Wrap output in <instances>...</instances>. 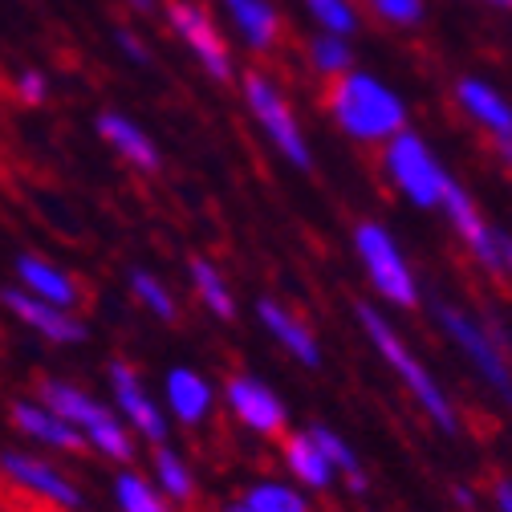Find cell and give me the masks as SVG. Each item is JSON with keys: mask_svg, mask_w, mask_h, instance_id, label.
Instances as JSON below:
<instances>
[{"mask_svg": "<svg viewBox=\"0 0 512 512\" xmlns=\"http://www.w3.org/2000/svg\"><path fill=\"white\" fill-rule=\"evenodd\" d=\"M447 496H452V504H456L460 512H476V504H480V496H476L468 484H452V492H447Z\"/></svg>", "mask_w": 512, "mask_h": 512, "instance_id": "cell-34", "label": "cell"}, {"mask_svg": "<svg viewBox=\"0 0 512 512\" xmlns=\"http://www.w3.org/2000/svg\"><path fill=\"white\" fill-rule=\"evenodd\" d=\"M326 110L338 122V131L362 147H387L395 135L407 131L403 98L387 82H378L374 74H362V70H350L330 82Z\"/></svg>", "mask_w": 512, "mask_h": 512, "instance_id": "cell-2", "label": "cell"}, {"mask_svg": "<svg viewBox=\"0 0 512 512\" xmlns=\"http://www.w3.org/2000/svg\"><path fill=\"white\" fill-rule=\"evenodd\" d=\"M187 285H191V297H196L212 317H220V322H236V313H240L236 289L212 256H191L187 261Z\"/></svg>", "mask_w": 512, "mask_h": 512, "instance_id": "cell-21", "label": "cell"}, {"mask_svg": "<svg viewBox=\"0 0 512 512\" xmlns=\"http://www.w3.org/2000/svg\"><path fill=\"white\" fill-rule=\"evenodd\" d=\"M131 5H135L139 13H151V9H155V0H131Z\"/></svg>", "mask_w": 512, "mask_h": 512, "instance_id": "cell-37", "label": "cell"}, {"mask_svg": "<svg viewBox=\"0 0 512 512\" xmlns=\"http://www.w3.org/2000/svg\"><path fill=\"white\" fill-rule=\"evenodd\" d=\"M496 151H500V159H504V167L512 171V139H500V143H496Z\"/></svg>", "mask_w": 512, "mask_h": 512, "instance_id": "cell-35", "label": "cell"}, {"mask_svg": "<svg viewBox=\"0 0 512 512\" xmlns=\"http://www.w3.org/2000/svg\"><path fill=\"white\" fill-rule=\"evenodd\" d=\"M167 17H171V29L179 33V41L196 53V61L208 70V78L232 82V57H228V45H224L220 25L212 21V13L191 5V0H171Z\"/></svg>", "mask_w": 512, "mask_h": 512, "instance_id": "cell-15", "label": "cell"}, {"mask_svg": "<svg viewBox=\"0 0 512 512\" xmlns=\"http://www.w3.org/2000/svg\"><path fill=\"white\" fill-rule=\"evenodd\" d=\"M309 435L322 443V452L330 456V464L338 468V476H342L354 492H366V468H362L358 452L350 447V439H346L342 431H334L330 423H309Z\"/></svg>", "mask_w": 512, "mask_h": 512, "instance_id": "cell-27", "label": "cell"}, {"mask_svg": "<svg viewBox=\"0 0 512 512\" xmlns=\"http://www.w3.org/2000/svg\"><path fill=\"white\" fill-rule=\"evenodd\" d=\"M456 102L460 110L480 126V131H488L496 143L500 139H512V106L504 102V94L480 78H464L456 86Z\"/></svg>", "mask_w": 512, "mask_h": 512, "instance_id": "cell-20", "label": "cell"}, {"mask_svg": "<svg viewBox=\"0 0 512 512\" xmlns=\"http://www.w3.org/2000/svg\"><path fill=\"white\" fill-rule=\"evenodd\" d=\"M492 508L496 512H512V476H500L492 484Z\"/></svg>", "mask_w": 512, "mask_h": 512, "instance_id": "cell-33", "label": "cell"}, {"mask_svg": "<svg viewBox=\"0 0 512 512\" xmlns=\"http://www.w3.org/2000/svg\"><path fill=\"white\" fill-rule=\"evenodd\" d=\"M0 301H5V309H9V317L17 326H25L29 334H37L49 346H82L90 338V326H86V317L78 309L41 301V297L25 293L21 285H5Z\"/></svg>", "mask_w": 512, "mask_h": 512, "instance_id": "cell-11", "label": "cell"}, {"mask_svg": "<svg viewBox=\"0 0 512 512\" xmlns=\"http://www.w3.org/2000/svg\"><path fill=\"white\" fill-rule=\"evenodd\" d=\"M313 492H305L297 480L289 476H256L244 492L240 504L248 512H313Z\"/></svg>", "mask_w": 512, "mask_h": 512, "instance_id": "cell-23", "label": "cell"}, {"mask_svg": "<svg viewBox=\"0 0 512 512\" xmlns=\"http://www.w3.org/2000/svg\"><path fill=\"white\" fill-rule=\"evenodd\" d=\"M240 86H244V106H248L252 122L261 126V135L277 147V155H281L289 167L309 171V167H313L309 139H305V131H301V122H297V114H293L285 90H281L269 74H261V70H248Z\"/></svg>", "mask_w": 512, "mask_h": 512, "instance_id": "cell-7", "label": "cell"}, {"mask_svg": "<svg viewBox=\"0 0 512 512\" xmlns=\"http://www.w3.org/2000/svg\"><path fill=\"white\" fill-rule=\"evenodd\" d=\"M118 49H122L126 57H131L135 66H143V61H147V49H143V41H139L131 29H118Z\"/></svg>", "mask_w": 512, "mask_h": 512, "instance_id": "cell-32", "label": "cell"}, {"mask_svg": "<svg viewBox=\"0 0 512 512\" xmlns=\"http://www.w3.org/2000/svg\"><path fill=\"white\" fill-rule=\"evenodd\" d=\"M0 472H5L9 488L25 492L29 500H37V504H45L53 512H82L86 508L82 484L57 460H49L41 452H29V447H5V456H0Z\"/></svg>", "mask_w": 512, "mask_h": 512, "instance_id": "cell-8", "label": "cell"}, {"mask_svg": "<svg viewBox=\"0 0 512 512\" xmlns=\"http://www.w3.org/2000/svg\"><path fill=\"white\" fill-rule=\"evenodd\" d=\"M13 94H17L21 106H41L49 98V78L41 70H21L13 78Z\"/></svg>", "mask_w": 512, "mask_h": 512, "instance_id": "cell-31", "label": "cell"}, {"mask_svg": "<svg viewBox=\"0 0 512 512\" xmlns=\"http://www.w3.org/2000/svg\"><path fill=\"white\" fill-rule=\"evenodd\" d=\"M9 423L13 431L29 443V447H41V452L49 456H86L90 452V443L86 435L70 423V419H61L45 399L37 395H21L9 403Z\"/></svg>", "mask_w": 512, "mask_h": 512, "instance_id": "cell-12", "label": "cell"}, {"mask_svg": "<svg viewBox=\"0 0 512 512\" xmlns=\"http://www.w3.org/2000/svg\"><path fill=\"white\" fill-rule=\"evenodd\" d=\"M224 512H248V508H244V504H240V496H236V500H228V504H224Z\"/></svg>", "mask_w": 512, "mask_h": 512, "instance_id": "cell-38", "label": "cell"}, {"mask_svg": "<svg viewBox=\"0 0 512 512\" xmlns=\"http://www.w3.org/2000/svg\"><path fill=\"white\" fill-rule=\"evenodd\" d=\"M281 468H285V476L297 480L305 492H326V488H334V484L342 480L338 468L330 464V456L322 452V443L309 435V427L289 431V435L281 439Z\"/></svg>", "mask_w": 512, "mask_h": 512, "instance_id": "cell-18", "label": "cell"}, {"mask_svg": "<svg viewBox=\"0 0 512 512\" xmlns=\"http://www.w3.org/2000/svg\"><path fill=\"white\" fill-rule=\"evenodd\" d=\"M350 248H354V261H358L370 293L387 309L411 313L423 305V285H419L411 256L403 252L399 236L382 220H358L350 228Z\"/></svg>", "mask_w": 512, "mask_h": 512, "instance_id": "cell-5", "label": "cell"}, {"mask_svg": "<svg viewBox=\"0 0 512 512\" xmlns=\"http://www.w3.org/2000/svg\"><path fill=\"white\" fill-rule=\"evenodd\" d=\"M431 313L447 346L472 366V374L504 407H512V354H508L504 330H496L488 317H476L468 305H456V301H435Z\"/></svg>", "mask_w": 512, "mask_h": 512, "instance_id": "cell-4", "label": "cell"}, {"mask_svg": "<svg viewBox=\"0 0 512 512\" xmlns=\"http://www.w3.org/2000/svg\"><path fill=\"white\" fill-rule=\"evenodd\" d=\"M159 395H163V407L171 415V423L187 427V431H200L212 423L216 415V403H220V391H216V382L196 370V366H167L163 382H159Z\"/></svg>", "mask_w": 512, "mask_h": 512, "instance_id": "cell-14", "label": "cell"}, {"mask_svg": "<svg viewBox=\"0 0 512 512\" xmlns=\"http://www.w3.org/2000/svg\"><path fill=\"white\" fill-rule=\"evenodd\" d=\"M382 175H387L391 187L419 212L443 208V196H447V187H452L447 167L439 163L431 143L423 135H415V131H403V135H395L387 147H382Z\"/></svg>", "mask_w": 512, "mask_h": 512, "instance_id": "cell-6", "label": "cell"}, {"mask_svg": "<svg viewBox=\"0 0 512 512\" xmlns=\"http://www.w3.org/2000/svg\"><path fill=\"white\" fill-rule=\"evenodd\" d=\"M151 480L159 484V492L171 500V504H191L200 496V480H196V468L191 460L171 443H155L151 447Z\"/></svg>", "mask_w": 512, "mask_h": 512, "instance_id": "cell-22", "label": "cell"}, {"mask_svg": "<svg viewBox=\"0 0 512 512\" xmlns=\"http://www.w3.org/2000/svg\"><path fill=\"white\" fill-rule=\"evenodd\" d=\"M220 403H224L228 419L256 439H285L289 435V407L261 374H248V370L228 374L224 387H220Z\"/></svg>", "mask_w": 512, "mask_h": 512, "instance_id": "cell-9", "label": "cell"}, {"mask_svg": "<svg viewBox=\"0 0 512 512\" xmlns=\"http://www.w3.org/2000/svg\"><path fill=\"white\" fill-rule=\"evenodd\" d=\"M13 285H21L25 293H33L41 301L66 305V309H78L82 305L78 277L66 265H57L53 256H45V252H17L13 256Z\"/></svg>", "mask_w": 512, "mask_h": 512, "instance_id": "cell-17", "label": "cell"}, {"mask_svg": "<svg viewBox=\"0 0 512 512\" xmlns=\"http://www.w3.org/2000/svg\"><path fill=\"white\" fill-rule=\"evenodd\" d=\"M350 61H354L350 41H346V37H338V33H317V37L309 41V66H313L317 74H326L330 82L354 70Z\"/></svg>", "mask_w": 512, "mask_h": 512, "instance_id": "cell-28", "label": "cell"}, {"mask_svg": "<svg viewBox=\"0 0 512 512\" xmlns=\"http://www.w3.org/2000/svg\"><path fill=\"white\" fill-rule=\"evenodd\" d=\"M370 9H374L382 21L399 25V29L423 21V0H370Z\"/></svg>", "mask_w": 512, "mask_h": 512, "instance_id": "cell-30", "label": "cell"}, {"mask_svg": "<svg viewBox=\"0 0 512 512\" xmlns=\"http://www.w3.org/2000/svg\"><path fill=\"white\" fill-rule=\"evenodd\" d=\"M98 135H102V143H106L114 155H122L135 171L155 175V171L163 167V155H159L155 139L143 131L135 118H126V114H118V110H106V114H98Z\"/></svg>", "mask_w": 512, "mask_h": 512, "instance_id": "cell-19", "label": "cell"}, {"mask_svg": "<svg viewBox=\"0 0 512 512\" xmlns=\"http://www.w3.org/2000/svg\"><path fill=\"white\" fill-rule=\"evenodd\" d=\"M309 13L317 17L322 33H338V37H350L358 29V13L350 0H305Z\"/></svg>", "mask_w": 512, "mask_h": 512, "instance_id": "cell-29", "label": "cell"}, {"mask_svg": "<svg viewBox=\"0 0 512 512\" xmlns=\"http://www.w3.org/2000/svg\"><path fill=\"white\" fill-rule=\"evenodd\" d=\"M504 277L512 281V236H504Z\"/></svg>", "mask_w": 512, "mask_h": 512, "instance_id": "cell-36", "label": "cell"}, {"mask_svg": "<svg viewBox=\"0 0 512 512\" xmlns=\"http://www.w3.org/2000/svg\"><path fill=\"white\" fill-rule=\"evenodd\" d=\"M492 5H500V9H512V0H492Z\"/></svg>", "mask_w": 512, "mask_h": 512, "instance_id": "cell-39", "label": "cell"}, {"mask_svg": "<svg viewBox=\"0 0 512 512\" xmlns=\"http://www.w3.org/2000/svg\"><path fill=\"white\" fill-rule=\"evenodd\" d=\"M240 37L256 49V53H269L281 37V21H277V9L269 5V0H224Z\"/></svg>", "mask_w": 512, "mask_h": 512, "instance_id": "cell-25", "label": "cell"}, {"mask_svg": "<svg viewBox=\"0 0 512 512\" xmlns=\"http://www.w3.org/2000/svg\"><path fill=\"white\" fill-rule=\"evenodd\" d=\"M252 313H256V326H261L277 342V350H285V358H293L305 370L322 366V358H326L322 354V342H317L313 326L305 322V317L293 305H285L281 297H256Z\"/></svg>", "mask_w": 512, "mask_h": 512, "instance_id": "cell-16", "label": "cell"}, {"mask_svg": "<svg viewBox=\"0 0 512 512\" xmlns=\"http://www.w3.org/2000/svg\"><path fill=\"white\" fill-rule=\"evenodd\" d=\"M106 382H110V403L114 411L131 423V431L143 439V443H171V415L163 407V395H155L147 387V378L126 362V358H114L106 366Z\"/></svg>", "mask_w": 512, "mask_h": 512, "instance_id": "cell-10", "label": "cell"}, {"mask_svg": "<svg viewBox=\"0 0 512 512\" xmlns=\"http://www.w3.org/2000/svg\"><path fill=\"white\" fill-rule=\"evenodd\" d=\"M33 395L45 399L61 419H70V423L86 435V443H90L94 456H102V460H110V464H118V468H126V464L135 460L139 435L131 431V423H126V419L114 411V403L98 399L94 391L78 387V382H70V378H53V374L37 382Z\"/></svg>", "mask_w": 512, "mask_h": 512, "instance_id": "cell-3", "label": "cell"}, {"mask_svg": "<svg viewBox=\"0 0 512 512\" xmlns=\"http://www.w3.org/2000/svg\"><path fill=\"white\" fill-rule=\"evenodd\" d=\"M110 496H114V508L118 512H175V504L159 492V484L151 480V472H139L131 464L114 472Z\"/></svg>", "mask_w": 512, "mask_h": 512, "instance_id": "cell-24", "label": "cell"}, {"mask_svg": "<svg viewBox=\"0 0 512 512\" xmlns=\"http://www.w3.org/2000/svg\"><path fill=\"white\" fill-rule=\"evenodd\" d=\"M447 224H452V232L460 236V244L468 248V256L484 269V273H504V236L484 220L480 204L472 200V191L460 187L452 179V187H447V196H443V208Z\"/></svg>", "mask_w": 512, "mask_h": 512, "instance_id": "cell-13", "label": "cell"}, {"mask_svg": "<svg viewBox=\"0 0 512 512\" xmlns=\"http://www.w3.org/2000/svg\"><path fill=\"white\" fill-rule=\"evenodd\" d=\"M354 317H358V330L366 334V342L374 346V354L391 366V374L399 378V387L411 395V403L443 431V435H460V411L456 399L447 395V387L435 378V370L415 354V346L399 334V326L391 322L387 313L370 301H354Z\"/></svg>", "mask_w": 512, "mask_h": 512, "instance_id": "cell-1", "label": "cell"}, {"mask_svg": "<svg viewBox=\"0 0 512 512\" xmlns=\"http://www.w3.org/2000/svg\"><path fill=\"white\" fill-rule=\"evenodd\" d=\"M126 289H131V297L155 317V322H163V326H175L179 322V297L171 293V285L159 273L131 269V273H126Z\"/></svg>", "mask_w": 512, "mask_h": 512, "instance_id": "cell-26", "label": "cell"}]
</instances>
